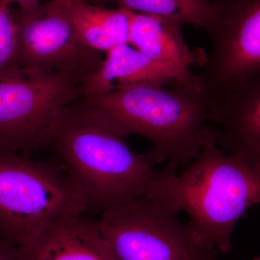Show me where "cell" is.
<instances>
[{"label": "cell", "instance_id": "1", "mask_svg": "<svg viewBox=\"0 0 260 260\" xmlns=\"http://www.w3.org/2000/svg\"><path fill=\"white\" fill-rule=\"evenodd\" d=\"M199 142V155L181 174L166 167L145 195L185 213L191 237L200 248L229 254L238 222L259 203L260 171L220 150L207 124Z\"/></svg>", "mask_w": 260, "mask_h": 260}, {"label": "cell", "instance_id": "2", "mask_svg": "<svg viewBox=\"0 0 260 260\" xmlns=\"http://www.w3.org/2000/svg\"><path fill=\"white\" fill-rule=\"evenodd\" d=\"M126 136L83 102L67 106L37 148L57 153L83 193L88 210L102 214L145 194L164 169L135 153Z\"/></svg>", "mask_w": 260, "mask_h": 260}, {"label": "cell", "instance_id": "3", "mask_svg": "<svg viewBox=\"0 0 260 260\" xmlns=\"http://www.w3.org/2000/svg\"><path fill=\"white\" fill-rule=\"evenodd\" d=\"M83 98L123 135L150 140L153 148L143 155L152 165L168 162L167 167L177 171L200 153L199 135L206 124L210 99L200 75L184 80L137 84Z\"/></svg>", "mask_w": 260, "mask_h": 260}, {"label": "cell", "instance_id": "4", "mask_svg": "<svg viewBox=\"0 0 260 260\" xmlns=\"http://www.w3.org/2000/svg\"><path fill=\"white\" fill-rule=\"evenodd\" d=\"M87 210L64 169L0 150V237L10 245L22 246L51 222Z\"/></svg>", "mask_w": 260, "mask_h": 260}, {"label": "cell", "instance_id": "5", "mask_svg": "<svg viewBox=\"0 0 260 260\" xmlns=\"http://www.w3.org/2000/svg\"><path fill=\"white\" fill-rule=\"evenodd\" d=\"M93 74V73H92ZM91 73L51 72L25 75L20 70L0 74V150L28 152L67 106L83 97Z\"/></svg>", "mask_w": 260, "mask_h": 260}, {"label": "cell", "instance_id": "6", "mask_svg": "<svg viewBox=\"0 0 260 260\" xmlns=\"http://www.w3.org/2000/svg\"><path fill=\"white\" fill-rule=\"evenodd\" d=\"M95 223L116 260H219L195 244L179 213L145 195L106 210Z\"/></svg>", "mask_w": 260, "mask_h": 260}, {"label": "cell", "instance_id": "7", "mask_svg": "<svg viewBox=\"0 0 260 260\" xmlns=\"http://www.w3.org/2000/svg\"><path fill=\"white\" fill-rule=\"evenodd\" d=\"M72 4L49 0L31 8L12 10L17 63L25 75L75 71L92 74L100 68L104 53L80 42L72 21Z\"/></svg>", "mask_w": 260, "mask_h": 260}, {"label": "cell", "instance_id": "8", "mask_svg": "<svg viewBox=\"0 0 260 260\" xmlns=\"http://www.w3.org/2000/svg\"><path fill=\"white\" fill-rule=\"evenodd\" d=\"M205 29L214 44L200 75L208 97L260 78V0H212Z\"/></svg>", "mask_w": 260, "mask_h": 260}, {"label": "cell", "instance_id": "9", "mask_svg": "<svg viewBox=\"0 0 260 260\" xmlns=\"http://www.w3.org/2000/svg\"><path fill=\"white\" fill-rule=\"evenodd\" d=\"M206 124L220 150L260 171V78L210 98Z\"/></svg>", "mask_w": 260, "mask_h": 260}, {"label": "cell", "instance_id": "10", "mask_svg": "<svg viewBox=\"0 0 260 260\" xmlns=\"http://www.w3.org/2000/svg\"><path fill=\"white\" fill-rule=\"evenodd\" d=\"M16 249L18 260H116L95 221L82 215L51 222Z\"/></svg>", "mask_w": 260, "mask_h": 260}, {"label": "cell", "instance_id": "11", "mask_svg": "<svg viewBox=\"0 0 260 260\" xmlns=\"http://www.w3.org/2000/svg\"><path fill=\"white\" fill-rule=\"evenodd\" d=\"M191 70L183 71L150 59L129 44L107 52L100 68L83 84V96L104 95L117 89L150 82L190 78Z\"/></svg>", "mask_w": 260, "mask_h": 260}, {"label": "cell", "instance_id": "12", "mask_svg": "<svg viewBox=\"0 0 260 260\" xmlns=\"http://www.w3.org/2000/svg\"><path fill=\"white\" fill-rule=\"evenodd\" d=\"M128 11L130 46L150 59L177 70L189 71L192 67L204 66L206 52L201 48H189L181 24L158 15Z\"/></svg>", "mask_w": 260, "mask_h": 260}, {"label": "cell", "instance_id": "13", "mask_svg": "<svg viewBox=\"0 0 260 260\" xmlns=\"http://www.w3.org/2000/svg\"><path fill=\"white\" fill-rule=\"evenodd\" d=\"M73 28L85 47L107 53L121 44H129V11L109 9L102 5L80 0L71 5Z\"/></svg>", "mask_w": 260, "mask_h": 260}, {"label": "cell", "instance_id": "14", "mask_svg": "<svg viewBox=\"0 0 260 260\" xmlns=\"http://www.w3.org/2000/svg\"><path fill=\"white\" fill-rule=\"evenodd\" d=\"M94 4L112 3L118 8L164 17L181 24L206 28L212 0H86Z\"/></svg>", "mask_w": 260, "mask_h": 260}, {"label": "cell", "instance_id": "15", "mask_svg": "<svg viewBox=\"0 0 260 260\" xmlns=\"http://www.w3.org/2000/svg\"><path fill=\"white\" fill-rule=\"evenodd\" d=\"M15 70H20L17 63L16 28L10 5L0 0V74Z\"/></svg>", "mask_w": 260, "mask_h": 260}, {"label": "cell", "instance_id": "16", "mask_svg": "<svg viewBox=\"0 0 260 260\" xmlns=\"http://www.w3.org/2000/svg\"><path fill=\"white\" fill-rule=\"evenodd\" d=\"M0 260H18L16 247L10 245L1 237H0Z\"/></svg>", "mask_w": 260, "mask_h": 260}, {"label": "cell", "instance_id": "17", "mask_svg": "<svg viewBox=\"0 0 260 260\" xmlns=\"http://www.w3.org/2000/svg\"><path fill=\"white\" fill-rule=\"evenodd\" d=\"M3 1L10 5L11 3H17L20 6L19 8H22V9L31 8L43 3V0H3Z\"/></svg>", "mask_w": 260, "mask_h": 260}, {"label": "cell", "instance_id": "18", "mask_svg": "<svg viewBox=\"0 0 260 260\" xmlns=\"http://www.w3.org/2000/svg\"><path fill=\"white\" fill-rule=\"evenodd\" d=\"M61 1L72 4V3H75V2L80 1V0H61Z\"/></svg>", "mask_w": 260, "mask_h": 260}, {"label": "cell", "instance_id": "19", "mask_svg": "<svg viewBox=\"0 0 260 260\" xmlns=\"http://www.w3.org/2000/svg\"><path fill=\"white\" fill-rule=\"evenodd\" d=\"M253 260H260V259H259V257H257V256H256V257L254 258V259Z\"/></svg>", "mask_w": 260, "mask_h": 260}]
</instances>
